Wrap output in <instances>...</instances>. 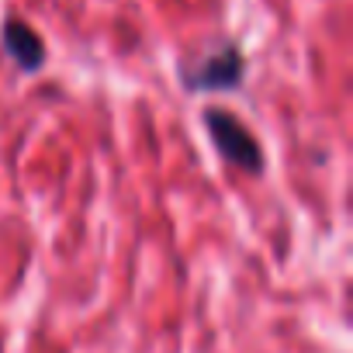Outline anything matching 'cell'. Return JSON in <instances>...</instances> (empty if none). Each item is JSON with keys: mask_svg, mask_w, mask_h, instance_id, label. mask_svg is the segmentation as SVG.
<instances>
[{"mask_svg": "<svg viewBox=\"0 0 353 353\" xmlns=\"http://www.w3.org/2000/svg\"><path fill=\"white\" fill-rule=\"evenodd\" d=\"M205 125H208V132H212V142L219 145V152H222L229 163H236V166H243V170H250V173H260L263 152H260V145L253 142V135L246 132V125H243L236 114L212 108V111H205Z\"/></svg>", "mask_w": 353, "mask_h": 353, "instance_id": "obj_1", "label": "cell"}, {"mask_svg": "<svg viewBox=\"0 0 353 353\" xmlns=\"http://www.w3.org/2000/svg\"><path fill=\"white\" fill-rule=\"evenodd\" d=\"M239 77H243V56H239V49L229 46L219 56H212L198 73H188V83L194 90H229L239 83Z\"/></svg>", "mask_w": 353, "mask_h": 353, "instance_id": "obj_2", "label": "cell"}, {"mask_svg": "<svg viewBox=\"0 0 353 353\" xmlns=\"http://www.w3.org/2000/svg\"><path fill=\"white\" fill-rule=\"evenodd\" d=\"M4 49L11 52V59L25 70H39L46 59V46L42 39L25 25V21H8L4 25Z\"/></svg>", "mask_w": 353, "mask_h": 353, "instance_id": "obj_3", "label": "cell"}]
</instances>
